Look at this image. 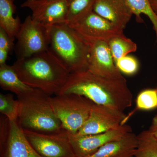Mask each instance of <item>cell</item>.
<instances>
[{
  "label": "cell",
  "instance_id": "obj_18",
  "mask_svg": "<svg viewBox=\"0 0 157 157\" xmlns=\"http://www.w3.org/2000/svg\"><path fill=\"white\" fill-rule=\"evenodd\" d=\"M67 24H72L93 11L96 0H67Z\"/></svg>",
  "mask_w": 157,
  "mask_h": 157
},
{
  "label": "cell",
  "instance_id": "obj_6",
  "mask_svg": "<svg viewBox=\"0 0 157 157\" xmlns=\"http://www.w3.org/2000/svg\"><path fill=\"white\" fill-rule=\"evenodd\" d=\"M50 30L35 21L31 15L26 17L16 37L17 59L48 50Z\"/></svg>",
  "mask_w": 157,
  "mask_h": 157
},
{
  "label": "cell",
  "instance_id": "obj_26",
  "mask_svg": "<svg viewBox=\"0 0 157 157\" xmlns=\"http://www.w3.org/2000/svg\"><path fill=\"white\" fill-rule=\"evenodd\" d=\"M149 130L157 139V114L153 118L151 125Z\"/></svg>",
  "mask_w": 157,
  "mask_h": 157
},
{
  "label": "cell",
  "instance_id": "obj_8",
  "mask_svg": "<svg viewBox=\"0 0 157 157\" xmlns=\"http://www.w3.org/2000/svg\"><path fill=\"white\" fill-rule=\"evenodd\" d=\"M69 25L88 43L99 41L108 42L113 37L124 34L123 29L94 11Z\"/></svg>",
  "mask_w": 157,
  "mask_h": 157
},
{
  "label": "cell",
  "instance_id": "obj_25",
  "mask_svg": "<svg viewBox=\"0 0 157 157\" xmlns=\"http://www.w3.org/2000/svg\"><path fill=\"white\" fill-rule=\"evenodd\" d=\"M14 41L4 30L0 28V50L9 53L14 46Z\"/></svg>",
  "mask_w": 157,
  "mask_h": 157
},
{
  "label": "cell",
  "instance_id": "obj_7",
  "mask_svg": "<svg viewBox=\"0 0 157 157\" xmlns=\"http://www.w3.org/2000/svg\"><path fill=\"white\" fill-rule=\"evenodd\" d=\"M22 131L31 146L42 157H76L70 143L68 132L64 129L52 133L25 129Z\"/></svg>",
  "mask_w": 157,
  "mask_h": 157
},
{
  "label": "cell",
  "instance_id": "obj_20",
  "mask_svg": "<svg viewBox=\"0 0 157 157\" xmlns=\"http://www.w3.org/2000/svg\"><path fill=\"white\" fill-rule=\"evenodd\" d=\"M137 137L134 157H157V139L150 131H144Z\"/></svg>",
  "mask_w": 157,
  "mask_h": 157
},
{
  "label": "cell",
  "instance_id": "obj_12",
  "mask_svg": "<svg viewBox=\"0 0 157 157\" xmlns=\"http://www.w3.org/2000/svg\"><path fill=\"white\" fill-rule=\"evenodd\" d=\"M0 157H42L27 140L17 120L9 121V131L0 132Z\"/></svg>",
  "mask_w": 157,
  "mask_h": 157
},
{
  "label": "cell",
  "instance_id": "obj_13",
  "mask_svg": "<svg viewBox=\"0 0 157 157\" xmlns=\"http://www.w3.org/2000/svg\"><path fill=\"white\" fill-rule=\"evenodd\" d=\"M88 44L90 49L87 70L106 78L124 77L116 66L107 42L95 41Z\"/></svg>",
  "mask_w": 157,
  "mask_h": 157
},
{
  "label": "cell",
  "instance_id": "obj_5",
  "mask_svg": "<svg viewBox=\"0 0 157 157\" xmlns=\"http://www.w3.org/2000/svg\"><path fill=\"white\" fill-rule=\"evenodd\" d=\"M50 101L62 128L73 135L77 134L83 126L94 104L87 98L75 94L50 96Z\"/></svg>",
  "mask_w": 157,
  "mask_h": 157
},
{
  "label": "cell",
  "instance_id": "obj_15",
  "mask_svg": "<svg viewBox=\"0 0 157 157\" xmlns=\"http://www.w3.org/2000/svg\"><path fill=\"white\" fill-rule=\"evenodd\" d=\"M137 145V135L129 132L120 139L106 144L87 157H134Z\"/></svg>",
  "mask_w": 157,
  "mask_h": 157
},
{
  "label": "cell",
  "instance_id": "obj_14",
  "mask_svg": "<svg viewBox=\"0 0 157 157\" xmlns=\"http://www.w3.org/2000/svg\"><path fill=\"white\" fill-rule=\"evenodd\" d=\"M93 11L123 29L133 15L127 0H96Z\"/></svg>",
  "mask_w": 157,
  "mask_h": 157
},
{
  "label": "cell",
  "instance_id": "obj_16",
  "mask_svg": "<svg viewBox=\"0 0 157 157\" xmlns=\"http://www.w3.org/2000/svg\"><path fill=\"white\" fill-rule=\"evenodd\" d=\"M16 9L12 0H0V28L14 40L22 24L19 17H14Z\"/></svg>",
  "mask_w": 157,
  "mask_h": 157
},
{
  "label": "cell",
  "instance_id": "obj_23",
  "mask_svg": "<svg viewBox=\"0 0 157 157\" xmlns=\"http://www.w3.org/2000/svg\"><path fill=\"white\" fill-rule=\"evenodd\" d=\"M136 109L149 111L157 109V88L141 91L136 100Z\"/></svg>",
  "mask_w": 157,
  "mask_h": 157
},
{
  "label": "cell",
  "instance_id": "obj_24",
  "mask_svg": "<svg viewBox=\"0 0 157 157\" xmlns=\"http://www.w3.org/2000/svg\"><path fill=\"white\" fill-rule=\"evenodd\" d=\"M118 70L122 74L127 76H133L139 70L138 60L135 57L128 55L121 58L115 62Z\"/></svg>",
  "mask_w": 157,
  "mask_h": 157
},
{
  "label": "cell",
  "instance_id": "obj_4",
  "mask_svg": "<svg viewBox=\"0 0 157 157\" xmlns=\"http://www.w3.org/2000/svg\"><path fill=\"white\" fill-rule=\"evenodd\" d=\"M50 97L35 88L17 96L19 104L17 121L21 128L46 133L63 130L61 122L52 109Z\"/></svg>",
  "mask_w": 157,
  "mask_h": 157
},
{
  "label": "cell",
  "instance_id": "obj_22",
  "mask_svg": "<svg viewBox=\"0 0 157 157\" xmlns=\"http://www.w3.org/2000/svg\"><path fill=\"white\" fill-rule=\"evenodd\" d=\"M19 110L18 100L11 94H0V112L9 121L17 120Z\"/></svg>",
  "mask_w": 157,
  "mask_h": 157
},
{
  "label": "cell",
  "instance_id": "obj_2",
  "mask_svg": "<svg viewBox=\"0 0 157 157\" xmlns=\"http://www.w3.org/2000/svg\"><path fill=\"white\" fill-rule=\"evenodd\" d=\"M12 66L24 83L50 96L64 86L70 74L48 50L17 59Z\"/></svg>",
  "mask_w": 157,
  "mask_h": 157
},
{
  "label": "cell",
  "instance_id": "obj_29",
  "mask_svg": "<svg viewBox=\"0 0 157 157\" xmlns=\"http://www.w3.org/2000/svg\"><path fill=\"white\" fill-rule=\"evenodd\" d=\"M12 1H13V2H14V0H12Z\"/></svg>",
  "mask_w": 157,
  "mask_h": 157
},
{
  "label": "cell",
  "instance_id": "obj_9",
  "mask_svg": "<svg viewBox=\"0 0 157 157\" xmlns=\"http://www.w3.org/2000/svg\"><path fill=\"white\" fill-rule=\"evenodd\" d=\"M132 132L128 125L124 124L116 128L94 135H73L68 132L69 140L76 157H87L106 144L120 139Z\"/></svg>",
  "mask_w": 157,
  "mask_h": 157
},
{
  "label": "cell",
  "instance_id": "obj_21",
  "mask_svg": "<svg viewBox=\"0 0 157 157\" xmlns=\"http://www.w3.org/2000/svg\"><path fill=\"white\" fill-rule=\"evenodd\" d=\"M133 14L135 15L137 21H143L141 14L146 15L153 25V29L157 33V15L152 9L148 0H127Z\"/></svg>",
  "mask_w": 157,
  "mask_h": 157
},
{
  "label": "cell",
  "instance_id": "obj_1",
  "mask_svg": "<svg viewBox=\"0 0 157 157\" xmlns=\"http://www.w3.org/2000/svg\"><path fill=\"white\" fill-rule=\"evenodd\" d=\"M75 94L94 104L124 111L132 106L133 95L124 77L109 78L88 70L70 73L67 81L56 95Z\"/></svg>",
  "mask_w": 157,
  "mask_h": 157
},
{
  "label": "cell",
  "instance_id": "obj_3",
  "mask_svg": "<svg viewBox=\"0 0 157 157\" xmlns=\"http://www.w3.org/2000/svg\"><path fill=\"white\" fill-rule=\"evenodd\" d=\"M49 38L48 50L70 73L87 70L89 44L69 25L52 26Z\"/></svg>",
  "mask_w": 157,
  "mask_h": 157
},
{
  "label": "cell",
  "instance_id": "obj_10",
  "mask_svg": "<svg viewBox=\"0 0 157 157\" xmlns=\"http://www.w3.org/2000/svg\"><path fill=\"white\" fill-rule=\"evenodd\" d=\"M123 111L94 103L89 116L77 135H94L104 133L125 124L128 120Z\"/></svg>",
  "mask_w": 157,
  "mask_h": 157
},
{
  "label": "cell",
  "instance_id": "obj_11",
  "mask_svg": "<svg viewBox=\"0 0 157 157\" xmlns=\"http://www.w3.org/2000/svg\"><path fill=\"white\" fill-rule=\"evenodd\" d=\"M21 7L30 9L33 19L49 29L57 24H67V0H26Z\"/></svg>",
  "mask_w": 157,
  "mask_h": 157
},
{
  "label": "cell",
  "instance_id": "obj_19",
  "mask_svg": "<svg viewBox=\"0 0 157 157\" xmlns=\"http://www.w3.org/2000/svg\"><path fill=\"white\" fill-rule=\"evenodd\" d=\"M107 43L115 63L119 59L137 49V44L124 34L113 37Z\"/></svg>",
  "mask_w": 157,
  "mask_h": 157
},
{
  "label": "cell",
  "instance_id": "obj_28",
  "mask_svg": "<svg viewBox=\"0 0 157 157\" xmlns=\"http://www.w3.org/2000/svg\"><path fill=\"white\" fill-rule=\"evenodd\" d=\"M156 37H157V33H156Z\"/></svg>",
  "mask_w": 157,
  "mask_h": 157
},
{
  "label": "cell",
  "instance_id": "obj_27",
  "mask_svg": "<svg viewBox=\"0 0 157 157\" xmlns=\"http://www.w3.org/2000/svg\"><path fill=\"white\" fill-rule=\"evenodd\" d=\"M152 9L157 15V0H148Z\"/></svg>",
  "mask_w": 157,
  "mask_h": 157
},
{
  "label": "cell",
  "instance_id": "obj_17",
  "mask_svg": "<svg viewBox=\"0 0 157 157\" xmlns=\"http://www.w3.org/2000/svg\"><path fill=\"white\" fill-rule=\"evenodd\" d=\"M0 86L2 88L17 96L28 93L33 89L23 82L13 66L0 65Z\"/></svg>",
  "mask_w": 157,
  "mask_h": 157
}]
</instances>
